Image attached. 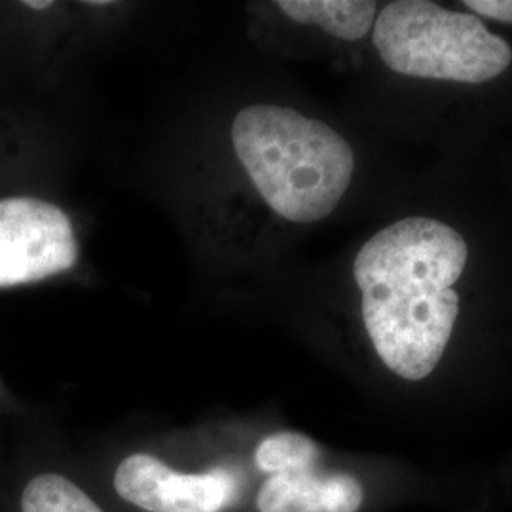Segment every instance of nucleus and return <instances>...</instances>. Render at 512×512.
Here are the masks:
<instances>
[{"label":"nucleus","instance_id":"1","mask_svg":"<svg viewBox=\"0 0 512 512\" xmlns=\"http://www.w3.org/2000/svg\"><path fill=\"white\" fill-rule=\"evenodd\" d=\"M469 264L465 234L433 215L393 220L357 251L353 281L366 344L403 395L437 389L456 365Z\"/></svg>","mask_w":512,"mask_h":512},{"label":"nucleus","instance_id":"2","mask_svg":"<svg viewBox=\"0 0 512 512\" xmlns=\"http://www.w3.org/2000/svg\"><path fill=\"white\" fill-rule=\"evenodd\" d=\"M232 143L251 183L277 217L311 224L334 213L355 175L342 133L300 110L258 103L239 110Z\"/></svg>","mask_w":512,"mask_h":512},{"label":"nucleus","instance_id":"3","mask_svg":"<svg viewBox=\"0 0 512 512\" xmlns=\"http://www.w3.org/2000/svg\"><path fill=\"white\" fill-rule=\"evenodd\" d=\"M385 69L403 78L484 86L511 71L512 46L467 10L431 0H393L372 29Z\"/></svg>","mask_w":512,"mask_h":512},{"label":"nucleus","instance_id":"4","mask_svg":"<svg viewBox=\"0 0 512 512\" xmlns=\"http://www.w3.org/2000/svg\"><path fill=\"white\" fill-rule=\"evenodd\" d=\"M78 255L63 209L38 198L0 200V289L69 272Z\"/></svg>","mask_w":512,"mask_h":512},{"label":"nucleus","instance_id":"5","mask_svg":"<svg viewBox=\"0 0 512 512\" xmlns=\"http://www.w3.org/2000/svg\"><path fill=\"white\" fill-rule=\"evenodd\" d=\"M431 469L404 461L391 475L366 480L349 469L325 465V461L283 475L268 476L256 495L258 512H363L372 499L387 505L410 507L399 495L374 490V484H395L427 475Z\"/></svg>","mask_w":512,"mask_h":512},{"label":"nucleus","instance_id":"6","mask_svg":"<svg viewBox=\"0 0 512 512\" xmlns=\"http://www.w3.org/2000/svg\"><path fill=\"white\" fill-rule=\"evenodd\" d=\"M114 488L147 512H222L238 495V480L226 469L179 473L150 454H133L114 473Z\"/></svg>","mask_w":512,"mask_h":512},{"label":"nucleus","instance_id":"7","mask_svg":"<svg viewBox=\"0 0 512 512\" xmlns=\"http://www.w3.org/2000/svg\"><path fill=\"white\" fill-rule=\"evenodd\" d=\"M275 6L294 23L319 27L344 42L368 37L380 12L370 0H281Z\"/></svg>","mask_w":512,"mask_h":512},{"label":"nucleus","instance_id":"8","mask_svg":"<svg viewBox=\"0 0 512 512\" xmlns=\"http://www.w3.org/2000/svg\"><path fill=\"white\" fill-rule=\"evenodd\" d=\"M321 461L323 448L300 431H275L256 446L255 465L268 476L308 469Z\"/></svg>","mask_w":512,"mask_h":512},{"label":"nucleus","instance_id":"9","mask_svg":"<svg viewBox=\"0 0 512 512\" xmlns=\"http://www.w3.org/2000/svg\"><path fill=\"white\" fill-rule=\"evenodd\" d=\"M21 512H103L73 480L61 475L33 478L21 495Z\"/></svg>","mask_w":512,"mask_h":512},{"label":"nucleus","instance_id":"10","mask_svg":"<svg viewBox=\"0 0 512 512\" xmlns=\"http://www.w3.org/2000/svg\"><path fill=\"white\" fill-rule=\"evenodd\" d=\"M463 6L482 21L512 25V0H465Z\"/></svg>","mask_w":512,"mask_h":512},{"label":"nucleus","instance_id":"11","mask_svg":"<svg viewBox=\"0 0 512 512\" xmlns=\"http://www.w3.org/2000/svg\"><path fill=\"white\" fill-rule=\"evenodd\" d=\"M23 6H27L31 10H46V8H52L54 2L52 0H25Z\"/></svg>","mask_w":512,"mask_h":512},{"label":"nucleus","instance_id":"12","mask_svg":"<svg viewBox=\"0 0 512 512\" xmlns=\"http://www.w3.org/2000/svg\"><path fill=\"white\" fill-rule=\"evenodd\" d=\"M503 478H505V480H503V482H505V484H507V486H512V473H509V471H507V473H505V476H503Z\"/></svg>","mask_w":512,"mask_h":512}]
</instances>
